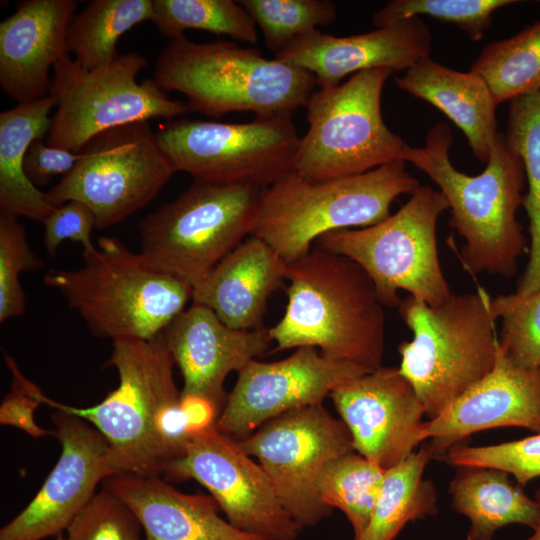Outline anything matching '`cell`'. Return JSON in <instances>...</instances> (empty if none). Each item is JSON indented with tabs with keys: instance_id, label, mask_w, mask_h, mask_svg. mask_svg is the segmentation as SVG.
I'll use <instances>...</instances> for the list:
<instances>
[{
	"instance_id": "1",
	"label": "cell",
	"mask_w": 540,
	"mask_h": 540,
	"mask_svg": "<svg viewBox=\"0 0 540 540\" xmlns=\"http://www.w3.org/2000/svg\"><path fill=\"white\" fill-rule=\"evenodd\" d=\"M106 365L116 369L119 384L96 405H65L40 389L37 396L42 404L77 416L101 433L108 443L110 476H163L183 456L189 435L173 376L175 363L161 334L153 340L113 341Z\"/></svg>"
},
{
	"instance_id": "2",
	"label": "cell",
	"mask_w": 540,
	"mask_h": 540,
	"mask_svg": "<svg viewBox=\"0 0 540 540\" xmlns=\"http://www.w3.org/2000/svg\"><path fill=\"white\" fill-rule=\"evenodd\" d=\"M452 143L451 127L438 122L427 132L423 147L406 143L402 159L428 175L447 199L449 225L465 240L458 252L464 269L473 275L512 277L519 257L527 249L516 217L524 201L523 162L499 132L485 169L469 176L451 163Z\"/></svg>"
},
{
	"instance_id": "3",
	"label": "cell",
	"mask_w": 540,
	"mask_h": 540,
	"mask_svg": "<svg viewBox=\"0 0 540 540\" xmlns=\"http://www.w3.org/2000/svg\"><path fill=\"white\" fill-rule=\"evenodd\" d=\"M285 279V312L268 329L275 351L314 347L368 371L383 366L385 312L357 263L316 245L287 263Z\"/></svg>"
},
{
	"instance_id": "4",
	"label": "cell",
	"mask_w": 540,
	"mask_h": 540,
	"mask_svg": "<svg viewBox=\"0 0 540 540\" xmlns=\"http://www.w3.org/2000/svg\"><path fill=\"white\" fill-rule=\"evenodd\" d=\"M152 78L164 92H179L188 111L219 118L230 112L255 116L293 113L305 107L317 86L298 66L268 59L235 41L171 40L159 55Z\"/></svg>"
},
{
	"instance_id": "5",
	"label": "cell",
	"mask_w": 540,
	"mask_h": 540,
	"mask_svg": "<svg viewBox=\"0 0 540 540\" xmlns=\"http://www.w3.org/2000/svg\"><path fill=\"white\" fill-rule=\"evenodd\" d=\"M82 257L78 269H50L43 282L99 337L153 340L192 300L189 284L152 267L116 237H100Z\"/></svg>"
},
{
	"instance_id": "6",
	"label": "cell",
	"mask_w": 540,
	"mask_h": 540,
	"mask_svg": "<svg viewBox=\"0 0 540 540\" xmlns=\"http://www.w3.org/2000/svg\"><path fill=\"white\" fill-rule=\"evenodd\" d=\"M398 312L413 333L398 345V368L430 420L494 368L499 337L491 298L480 286L473 293H452L438 306L408 295Z\"/></svg>"
},
{
	"instance_id": "7",
	"label": "cell",
	"mask_w": 540,
	"mask_h": 540,
	"mask_svg": "<svg viewBox=\"0 0 540 540\" xmlns=\"http://www.w3.org/2000/svg\"><path fill=\"white\" fill-rule=\"evenodd\" d=\"M405 163L324 182L307 181L292 170L263 189L251 235L291 263L324 234L377 224L390 215L396 198L420 186Z\"/></svg>"
},
{
	"instance_id": "8",
	"label": "cell",
	"mask_w": 540,
	"mask_h": 540,
	"mask_svg": "<svg viewBox=\"0 0 540 540\" xmlns=\"http://www.w3.org/2000/svg\"><path fill=\"white\" fill-rule=\"evenodd\" d=\"M263 189L194 181L139 222L140 253L194 288L251 236Z\"/></svg>"
},
{
	"instance_id": "9",
	"label": "cell",
	"mask_w": 540,
	"mask_h": 540,
	"mask_svg": "<svg viewBox=\"0 0 540 540\" xmlns=\"http://www.w3.org/2000/svg\"><path fill=\"white\" fill-rule=\"evenodd\" d=\"M449 209L445 196L419 186L408 201L383 221L330 232L317 239L323 249L357 263L372 281L383 306L398 307V292L438 306L452 294L440 265L436 227Z\"/></svg>"
},
{
	"instance_id": "10",
	"label": "cell",
	"mask_w": 540,
	"mask_h": 540,
	"mask_svg": "<svg viewBox=\"0 0 540 540\" xmlns=\"http://www.w3.org/2000/svg\"><path fill=\"white\" fill-rule=\"evenodd\" d=\"M392 73L365 70L315 90L305 106L308 130L292 170L307 181L324 182L403 160L406 143L387 127L381 111L382 90Z\"/></svg>"
},
{
	"instance_id": "11",
	"label": "cell",
	"mask_w": 540,
	"mask_h": 540,
	"mask_svg": "<svg viewBox=\"0 0 540 540\" xmlns=\"http://www.w3.org/2000/svg\"><path fill=\"white\" fill-rule=\"evenodd\" d=\"M147 64V58L135 51L95 70L84 69L69 53L61 57L53 67L50 95L57 105L45 143L79 153L106 130L184 116L186 103L171 99L153 78L137 82Z\"/></svg>"
},
{
	"instance_id": "12",
	"label": "cell",
	"mask_w": 540,
	"mask_h": 540,
	"mask_svg": "<svg viewBox=\"0 0 540 540\" xmlns=\"http://www.w3.org/2000/svg\"><path fill=\"white\" fill-rule=\"evenodd\" d=\"M177 171L196 182L267 188L292 171L298 136L291 113L245 123L179 118L155 131Z\"/></svg>"
},
{
	"instance_id": "13",
	"label": "cell",
	"mask_w": 540,
	"mask_h": 540,
	"mask_svg": "<svg viewBox=\"0 0 540 540\" xmlns=\"http://www.w3.org/2000/svg\"><path fill=\"white\" fill-rule=\"evenodd\" d=\"M177 172L148 121L106 130L80 151L70 173L49 189L60 206L69 200L86 204L96 228L122 222L149 204Z\"/></svg>"
},
{
	"instance_id": "14",
	"label": "cell",
	"mask_w": 540,
	"mask_h": 540,
	"mask_svg": "<svg viewBox=\"0 0 540 540\" xmlns=\"http://www.w3.org/2000/svg\"><path fill=\"white\" fill-rule=\"evenodd\" d=\"M240 443L258 460L283 508L300 529L314 526L331 513L317 490L321 468L327 461L355 451L347 426L323 403L281 414Z\"/></svg>"
},
{
	"instance_id": "15",
	"label": "cell",
	"mask_w": 540,
	"mask_h": 540,
	"mask_svg": "<svg viewBox=\"0 0 540 540\" xmlns=\"http://www.w3.org/2000/svg\"><path fill=\"white\" fill-rule=\"evenodd\" d=\"M203 485L237 529L266 540H295L300 528L280 503L259 463L240 440L214 426L189 434L182 457L164 475Z\"/></svg>"
},
{
	"instance_id": "16",
	"label": "cell",
	"mask_w": 540,
	"mask_h": 540,
	"mask_svg": "<svg viewBox=\"0 0 540 540\" xmlns=\"http://www.w3.org/2000/svg\"><path fill=\"white\" fill-rule=\"evenodd\" d=\"M368 372L325 357L314 347H299L275 362L253 359L238 372L214 427L242 440L281 414L323 403L335 388Z\"/></svg>"
},
{
	"instance_id": "17",
	"label": "cell",
	"mask_w": 540,
	"mask_h": 540,
	"mask_svg": "<svg viewBox=\"0 0 540 540\" xmlns=\"http://www.w3.org/2000/svg\"><path fill=\"white\" fill-rule=\"evenodd\" d=\"M329 397L354 450L383 470L404 461L424 441L425 408L399 368L381 366L340 385Z\"/></svg>"
},
{
	"instance_id": "18",
	"label": "cell",
	"mask_w": 540,
	"mask_h": 540,
	"mask_svg": "<svg viewBox=\"0 0 540 540\" xmlns=\"http://www.w3.org/2000/svg\"><path fill=\"white\" fill-rule=\"evenodd\" d=\"M61 453L27 506L0 530V540H43L66 531L75 516L110 476L108 443L85 420L57 411L52 415Z\"/></svg>"
},
{
	"instance_id": "19",
	"label": "cell",
	"mask_w": 540,
	"mask_h": 540,
	"mask_svg": "<svg viewBox=\"0 0 540 540\" xmlns=\"http://www.w3.org/2000/svg\"><path fill=\"white\" fill-rule=\"evenodd\" d=\"M498 427H522L540 433V367L516 366L499 345L492 371L424 422L423 438L433 459L442 460L472 434Z\"/></svg>"
},
{
	"instance_id": "20",
	"label": "cell",
	"mask_w": 540,
	"mask_h": 540,
	"mask_svg": "<svg viewBox=\"0 0 540 540\" xmlns=\"http://www.w3.org/2000/svg\"><path fill=\"white\" fill-rule=\"evenodd\" d=\"M432 40L426 23L414 17L349 36H334L317 29L295 39L275 53L274 59L307 70L314 75L318 88H329L365 70L406 71L430 57Z\"/></svg>"
},
{
	"instance_id": "21",
	"label": "cell",
	"mask_w": 540,
	"mask_h": 540,
	"mask_svg": "<svg viewBox=\"0 0 540 540\" xmlns=\"http://www.w3.org/2000/svg\"><path fill=\"white\" fill-rule=\"evenodd\" d=\"M161 337L182 374L181 394L210 400L219 414L228 397L227 375L265 353L272 342L268 329L231 328L210 308L196 303L180 313Z\"/></svg>"
},
{
	"instance_id": "22",
	"label": "cell",
	"mask_w": 540,
	"mask_h": 540,
	"mask_svg": "<svg viewBox=\"0 0 540 540\" xmlns=\"http://www.w3.org/2000/svg\"><path fill=\"white\" fill-rule=\"evenodd\" d=\"M75 0H24L0 23V86L18 103L50 94V69L68 53Z\"/></svg>"
},
{
	"instance_id": "23",
	"label": "cell",
	"mask_w": 540,
	"mask_h": 540,
	"mask_svg": "<svg viewBox=\"0 0 540 540\" xmlns=\"http://www.w3.org/2000/svg\"><path fill=\"white\" fill-rule=\"evenodd\" d=\"M102 488L133 511L144 540H266L222 519L212 496L183 493L162 476L118 473L105 478Z\"/></svg>"
},
{
	"instance_id": "24",
	"label": "cell",
	"mask_w": 540,
	"mask_h": 540,
	"mask_svg": "<svg viewBox=\"0 0 540 540\" xmlns=\"http://www.w3.org/2000/svg\"><path fill=\"white\" fill-rule=\"evenodd\" d=\"M286 267L270 245L251 235L193 288L192 303L210 308L231 328H264L267 301L281 287Z\"/></svg>"
},
{
	"instance_id": "25",
	"label": "cell",
	"mask_w": 540,
	"mask_h": 540,
	"mask_svg": "<svg viewBox=\"0 0 540 540\" xmlns=\"http://www.w3.org/2000/svg\"><path fill=\"white\" fill-rule=\"evenodd\" d=\"M395 84L442 111L464 133L474 156L488 161L499 133L498 103L480 75L451 69L427 57L396 77Z\"/></svg>"
},
{
	"instance_id": "26",
	"label": "cell",
	"mask_w": 540,
	"mask_h": 540,
	"mask_svg": "<svg viewBox=\"0 0 540 540\" xmlns=\"http://www.w3.org/2000/svg\"><path fill=\"white\" fill-rule=\"evenodd\" d=\"M55 97L18 103L0 113V213L43 221L58 206L24 173L27 149L48 134Z\"/></svg>"
},
{
	"instance_id": "27",
	"label": "cell",
	"mask_w": 540,
	"mask_h": 540,
	"mask_svg": "<svg viewBox=\"0 0 540 540\" xmlns=\"http://www.w3.org/2000/svg\"><path fill=\"white\" fill-rule=\"evenodd\" d=\"M452 507L470 521L467 540H492L500 528L522 524L534 528L540 511L535 499L514 484L505 471L480 466L457 467L449 484Z\"/></svg>"
},
{
	"instance_id": "28",
	"label": "cell",
	"mask_w": 540,
	"mask_h": 540,
	"mask_svg": "<svg viewBox=\"0 0 540 540\" xmlns=\"http://www.w3.org/2000/svg\"><path fill=\"white\" fill-rule=\"evenodd\" d=\"M433 459L425 443L396 466L385 470L370 522L357 540H394L409 522L436 515L437 492L423 473Z\"/></svg>"
},
{
	"instance_id": "29",
	"label": "cell",
	"mask_w": 540,
	"mask_h": 540,
	"mask_svg": "<svg viewBox=\"0 0 540 540\" xmlns=\"http://www.w3.org/2000/svg\"><path fill=\"white\" fill-rule=\"evenodd\" d=\"M152 16V0H92L70 22L67 51L81 67L95 70L118 58L121 36Z\"/></svg>"
},
{
	"instance_id": "30",
	"label": "cell",
	"mask_w": 540,
	"mask_h": 540,
	"mask_svg": "<svg viewBox=\"0 0 540 540\" xmlns=\"http://www.w3.org/2000/svg\"><path fill=\"white\" fill-rule=\"evenodd\" d=\"M470 70L485 80L498 104L540 90V20L488 43Z\"/></svg>"
},
{
	"instance_id": "31",
	"label": "cell",
	"mask_w": 540,
	"mask_h": 540,
	"mask_svg": "<svg viewBox=\"0 0 540 540\" xmlns=\"http://www.w3.org/2000/svg\"><path fill=\"white\" fill-rule=\"evenodd\" d=\"M385 470L356 451L327 461L317 477L319 496L340 509L353 529V539L366 530L378 499Z\"/></svg>"
},
{
	"instance_id": "32",
	"label": "cell",
	"mask_w": 540,
	"mask_h": 540,
	"mask_svg": "<svg viewBox=\"0 0 540 540\" xmlns=\"http://www.w3.org/2000/svg\"><path fill=\"white\" fill-rule=\"evenodd\" d=\"M151 21L170 41L185 37L186 30H203L248 44L258 42L256 24L233 0H153Z\"/></svg>"
},
{
	"instance_id": "33",
	"label": "cell",
	"mask_w": 540,
	"mask_h": 540,
	"mask_svg": "<svg viewBox=\"0 0 540 540\" xmlns=\"http://www.w3.org/2000/svg\"><path fill=\"white\" fill-rule=\"evenodd\" d=\"M504 137L524 166L528 192L523 206L529 219L531 262L540 254V90L510 100Z\"/></svg>"
},
{
	"instance_id": "34",
	"label": "cell",
	"mask_w": 540,
	"mask_h": 540,
	"mask_svg": "<svg viewBox=\"0 0 540 540\" xmlns=\"http://www.w3.org/2000/svg\"><path fill=\"white\" fill-rule=\"evenodd\" d=\"M256 26L265 46L277 53L295 39L333 23L336 5L329 0H239Z\"/></svg>"
},
{
	"instance_id": "35",
	"label": "cell",
	"mask_w": 540,
	"mask_h": 540,
	"mask_svg": "<svg viewBox=\"0 0 540 540\" xmlns=\"http://www.w3.org/2000/svg\"><path fill=\"white\" fill-rule=\"evenodd\" d=\"M518 3L516 0H393L374 12L376 28L389 26L406 19L430 16L438 21L456 25L473 41L482 39L496 10Z\"/></svg>"
},
{
	"instance_id": "36",
	"label": "cell",
	"mask_w": 540,
	"mask_h": 540,
	"mask_svg": "<svg viewBox=\"0 0 540 540\" xmlns=\"http://www.w3.org/2000/svg\"><path fill=\"white\" fill-rule=\"evenodd\" d=\"M491 309L501 320L499 345L508 358L518 367H540V288L498 295Z\"/></svg>"
},
{
	"instance_id": "37",
	"label": "cell",
	"mask_w": 540,
	"mask_h": 540,
	"mask_svg": "<svg viewBox=\"0 0 540 540\" xmlns=\"http://www.w3.org/2000/svg\"><path fill=\"white\" fill-rule=\"evenodd\" d=\"M44 261L31 249L18 218L0 213V322L22 316L25 295L23 272L39 270Z\"/></svg>"
},
{
	"instance_id": "38",
	"label": "cell",
	"mask_w": 540,
	"mask_h": 540,
	"mask_svg": "<svg viewBox=\"0 0 540 540\" xmlns=\"http://www.w3.org/2000/svg\"><path fill=\"white\" fill-rule=\"evenodd\" d=\"M443 462L455 467L480 466L495 468L512 475L524 487L540 477V433L487 446L459 443L447 451Z\"/></svg>"
},
{
	"instance_id": "39",
	"label": "cell",
	"mask_w": 540,
	"mask_h": 540,
	"mask_svg": "<svg viewBox=\"0 0 540 540\" xmlns=\"http://www.w3.org/2000/svg\"><path fill=\"white\" fill-rule=\"evenodd\" d=\"M133 511L102 488L88 501L66 529V540H144Z\"/></svg>"
},
{
	"instance_id": "40",
	"label": "cell",
	"mask_w": 540,
	"mask_h": 540,
	"mask_svg": "<svg viewBox=\"0 0 540 540\" xmlns=\"http://www.w3.org/2000/svg\"><path fill=\"white\" fill-rule=\"evenodd\" d=\"M43 243L48 255L54 256L65 240L79 242L83 250L93 249L96 245L91 240V233L96 228L93 211L84 203L69 200L43 221Z\"/></svg>"
},
{
	"instance_id": "41",
	"label": "cell",
	"mask_w": 540,
	"mask_h": 540,
	"mask_svg": "<svg viewBox=\"0 0 540 540\" xmlns=\"http://www.w3.org/2000/svg\"><path fill=\"white\" fill-rule=\"evenodd\" d=\"M5 361L12 373V383L0 406V423L20 428L35 438L55 436V430L41 428L34 419L36 409L42 404L37 396L39 388L23 375L11 356L6 354Z\"/></svg>"
},
{
	"instance_id": "42",
	"label": "cell",
	"mask_w": 540,
	"mask_h": 540,
	"mask_svg": "<svg viewBox=\"0 0 540 540\" xmlns=\"http://www.w3.org/2000/svg\"><path fill=\"white\" fill-rule=\"evenodd\" d=\"M80 152H71L49 146L42 139L31 143L23 163L24 173L36 187L47 184L52 178L66 176L75 167Z\"/></svg>"
},
{
	"instance_id": "43",
	"label": "cell",
	"mask_w": 540,
	"mask_h": 540,
	"mask_svg": "<svg viewBox=\"0 0 540 540\" xmlns=\"http://www.w3.org/2000/svg\"><path fill=\"white\" fill-rule=\"evenodd\" d=\"M179 404L188 435L213 427L219 416L216 406L201 396L181 394Z\"/></svg>"
},
{
	"instance_id": "44",
	"label": "cell",
	"mask_w": 540,
	"mask_h": 540,
	"mask_svg": "<svg viewBox=\"0 0 540 540\" xmlns=\"http://www.w3.org/2000/svg\"><path fill=\"white\" fill-rule=\"evenodd\" d=\"M540 288V254L531 262H528L524 273L517 285L518 293H529Z\"/></svg>"
},
{
	"instance_id": "45",
	"label": "cell",
	"mask_w": 540,
	"mask_h": 540,
	"mask_svg": "<svg viewBox=\"0 0 540 540\" xmlns=\"http://www.w3.org/2000/svg\"><path fill=\"white\" fill-rule=\"evenodd\" d=\"M535 501L537 502L540 511V488L535 492ZM524 540H540V515L536 526L533 528V534Z\"/></svg>"
},
{
	"instance_id": "46",
	"label": "cell",
	"mask_w": 540,
	"mask_h": 540,
	"mask_svg": "<svg viewBox=\"0 0 540 540\" xmlns=\"http://www.w3.org/2000/svg\"><path fill=\"white\" fill-rule=\"evenodd\" d=\"M53 540H66V538H65V536H63V534H61V535H58V536L54 537Z\"/></svg>"
}]
</instances>
